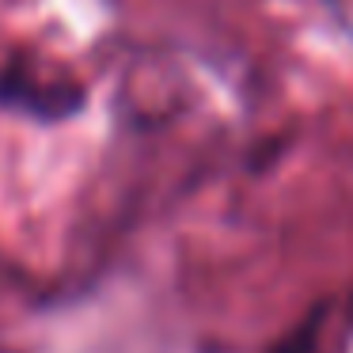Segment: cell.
<instances>
[{"label": "cell", "mask_w": 353, "mask_h": 353, "mask_svg": "<svg viewBox=\"0 0 353 353\" xmlns=\"http://www.w3.org/2000/svg\"><path fill=\"white\" fill-rule=\"evenodd\" d=\"M0 107H19L27 114H65V110L80 107V95H69L65 88H46L42 80L27 77V72H4L0 77Z\"/></svg>", "instance_id": "6da1fadb"}]
</instances>
